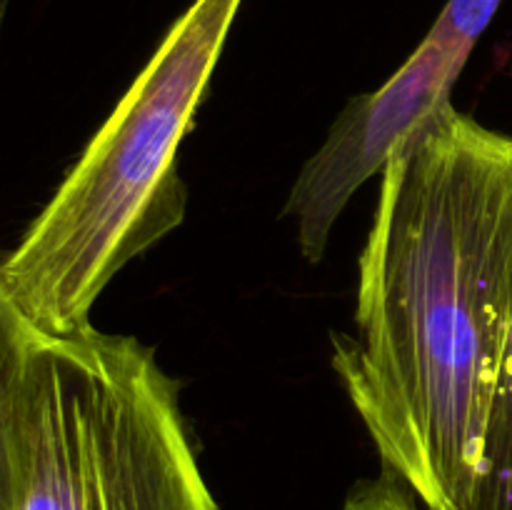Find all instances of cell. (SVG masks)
<instances>
[{"instance_id":"2","label":"cell","mask_w":512,"mask_h":510,"mask_svg":"<svg viewBox=\"0 0 512 510\" xmlns=\"http://www.w3.org/2000/svg\"><path fill=\"white\" fill-rule=\"evenodd\" d=\"M243 0H193L103 128L0 260L35 325L68 335L90 325L110 280L185 218L178 150Z\"/></svg>"},{"instance_id":"9","label":"cell","mask_w":512,"mask_h":510,"mask_svg":"<svg viewBox=\"0 0 512 510\" xmlns=\"http://www.w3.org/2000/svg\"><path fill=\"white\" fill-rule=\"evenodd\" d=\"M13 0H0V35H3V25H5V15H8V8Z\"/></svg>"},{"instance_id":"5","label":"cell","mask_w":512,"mask_h":510,"mask_svg":"<svg viewBox=\"0 0 512 510\" xmlns=\"http://www.w3.org/2000/svg\"><path fill=\"white\" fill-rule=\"evenodd\" d=\"M45 340L48 333L30 320L0 270V510H15L35 360Z\"/></svg>"},{"instance_id":"1","label":"cell","mask_w":512,"mask_h":510,"mask_svg":"<svg viewBox=\"0 0 512 510\" xmlns=\"http://www.w3.org/2000/svg\"><path fill=\"white\" fill-rule=\"evenodd\" d=\"M333 368L383 473L463 510L512 343V135L453 103L385 163Z\"/></svg>"},{"instance_id":"7","label":"cell","mask_w":512,"mask_h":510,"mask_svg":"<svg viewBox=\"0 0 512 510\" xmlns=\"http://www.w3.org/2000/svg\"><path fill=\"white\" fill-rule=\"evenodd\" d=\"M343 510H428L413 490L393 475L383 473L378 480L360 483L345 500Z\"/></svg>"},{"instance_id":"4","label":"cell","mask_w":512,"mask_h":510,"mask_svg":"<svg viewBox=\"0 0 512 510\" xmlns=\"http://www.w3.org/2000/svg\"><path fill=\"white\" fill-rule=\"evenodd\" d=\"M475 43L435 20L398 73L375 93L358 95L338 115L318 153L290 188L285 215L293 220L300 253L323 260L335 223L355 190L383 173L390 155L445 108Z\"/></svg>"},{"instance_id":"3","label":"cell","mask_w":512,"mask_h":510,"mask_svg":"<svg viewBox=\"0 0 512 510\" xmlns=\"http://www.w3.org/2000/svg\"><path fill=\"white\" fill-rule=\"evenodd\" d=\"M15 510H218L153 350L93 325L48 335Z\"/></svg>"},{"instance_id":"8","label":"cell","mask_w":512,"mask_h":510,"mask_svg":"<svg viewBox=\"0 0 512 510\" xmlns=\"http://www.w3.org/2000/svg\"><path fill=\"white\" fill-rule=\"evenodd\" d=\"M500 3L503 0H448L443 13L438 15V23L478 45L480 35L488 30Z\"/></svg>"},{"instance_id":"6","label":"cell","mask_w":512,"mask_h":510,"mask_svg":"<svg viewBox=\"0 0 512 510\" xmlns=\"http://www.w3.org/2000/svg\"><path fill=\"white\" fill-rule=\"evenodd\" d=\"M463 510H512V343L490 405L478 478Z\"/></svg>"}]
</instances>
